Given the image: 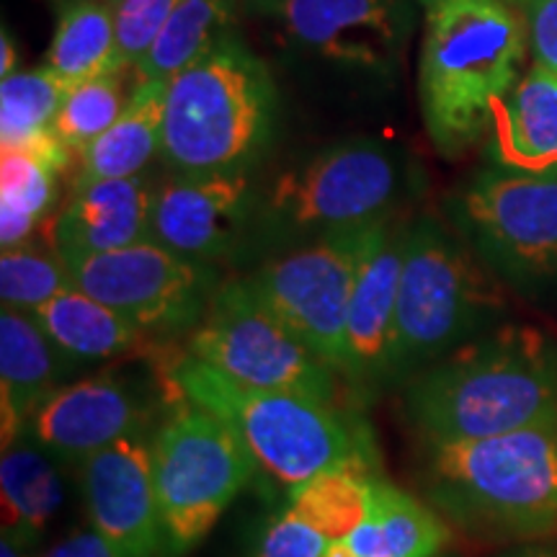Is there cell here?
<instances>
[{"mask_svg":"<svg viewBox=\"0 0 557 557\" xmlns=\"http://www.w3.org/2000/svg\"><path fill=\"white\" fill-rule=\"evenodd\" d=\"M88 527L116 557H165L148 436H129L78 468Z\"/></svg>","mask_w":557,"mask_h":557,"instance_id":"16","label":"cell"},{"mask_svg":"<svg viewBox=\"0 0 557 557\" xmlns=\"http://www.w3.org/2000/svg\"><path fill=\"white\" fill-rule=\"evenodd\" d=\"M129 96H124L122 73L81 83L70 88L54 120V137L65 150L86 152L90 145L122 116Z\"/></svg>","mask_w":557,"mask_h":557,"instance_id":"31","label":"cell"},{"mask_svg":"<svg viewBox=\"0 0 557 557\" xmlns=\"http://www.w3.org/2000/svg\"><path fill=\"white\" fill-rule=\"evenodd\" d=\"M169 400L150 436L152 475L165 529V557L199 547L259 472V462L222 418L191 403L171 380Z\"/></svg>","mask_w":557,"mask_h":557,"instance_id":"7","label":"cell"},{"mask_svg":"<svg viewBox=\"0 0 557 557\" xmlns=\"http://www.w3.org/2000/svg\"><path fill=\"white\" fill-rule=\"evenodd\" d=\"M259 201L246 171L176 173L152 189L150 240L214 267L246 246Z\"/></svg>","mask_w":557,"mask_h":557,"instance_id":"14","label":"cell"},{"mask_svg":"<svg viewBox=\"0 0 557 557\" xmlns=\"http://www.w3.org/2000/svg\"><path fill=\"white\" fill-rule=\"evenodd\" d=\"M0 50H3V60H0V78H9V75L18 73L16 70V45H13L9 29L3 26V34H0Z\"/></svg>","mask_w":557,"mask_h":557,"instance_id":"36","label":"cell"},{"mask_svg":"<svg viewBox=\"0 0 557 557\" xmlns=\"http://www.w3.org/2000/svg\"><path fill=\"white\" fill-rule=\"evenodd\" d=\"M47 67H52L70 88L122 73L124 62L111 5L99 0H70L60 13L47 52Z\"/></svg>","mask_w":557,"mask_h":557,"instance_id":"26","label":"cell"},{"mask_svg":"<svg viewBox=\"0 0 557 557\" xmlns=\"http://www.w3.org/2000/svg\"><path fill=\"white\" fill-rule=\"evenodd\" d=\"M109 3H111V5H116V3H120V0H109Z\"/></svg>","mask_w":557,"mask_h":557,"instance_id":"42","label":"cell"},{"mask_svg":"<svg viewBox=\"0 0 557 557\" xmlns=\"http://www.w3.org/2000/svg\"><path fill=\"white\" fill-rule=\"evenodd\" d=\"M250 3H253V5H259V9H263V11H274L276 9V5L278 3H282V0H250Z\"/></svg>","mask_w":557,"mask_h":557,"instance_id":"40","label":"cell"},{"mask_svg":"<svg viewBox=\"0 0 557 557\" xmlns=\"http://www.w3.org/2000/svg\"><path fill=\"white\" fill-rule=\"evenodd\" d=\"M442 557H444V555H442Z\"/></svg>","mask_w":557,"mask_h":557,"instance_id":"43","label":"cell"},{"mask_svg":"<svg viewBox=\"0 0 557 557\" xmlns=\"http://www.w3.org/2000/svg\"><path fill=\"white\" fill-rule=\"evenodd\" d=\"M34 318L52 344L75 364L127 357L152 341L120 312L83 292L78 284L41 305Z\"/></svg>","mask_w":557,"mask_h":557,"instance_id":"23","label":"cell"},{"mask_svg":"<svg viewBox=\"0 0 557 557\" xmlns=\"http://www.w3.org/2000/svg\"><path fill=\"white\" fill-rule=\"evenodd\" d=\"M529 47L513 0H451L426 16L421 50V109L431 139L457 156L493 127L517 88Z\"/></svg>","mask_w":557,"mask_h":557,"instance_id":"2","label":"cell"},{"mask_svg":"<svg viewBox=\"0 0 557 557\" xmlns=\"http://www.w3.org/2000/svg\"><path fill=\"white\" fill-rule=\"evenodd\" d=\"M500 557H557V549L549 547H519L511 549V553L500 555Z\"/></svg>","mask_w":557,"mask_h":557,"instance_id":"37","label":"cell"},{"mask_svg":"<svg viewBox=\"0 0 557 557\" xmlns=\"http://www.w3.org/2000/svg\"><path fill=\"white\" fill-rule=\"evenodd\" d=\"M487 271L457 230L436 218L410 222L395 315L393 387L496 329L504 302Z\"/></svg>","mask_w":557,"mask_h":557,"instance_id":"6","label":"cell"},{"mask_svg":"<svg viewBox=\"0 0 557 557\" xmlns=\"http://www.w3.org/2000/svg\"><path fill=\"white\" fill-rule=\"evenodd\" d=\"M329 545L331 540L287 504L261 527L250 557H323Z\"/></svg>","mask_w":557,"mask_h":557,"instance_id":"33","label":"cell"},{"mask_svg":"<svg viewBox=\"0 0 557 557\" xmlns=\"http://www.w3.org/2000/svg\"><path fill=\"white\" fill-rule=\"evenodd\" d=\"M406 189L398 152L374 139H354L320 150L274 178L259 201L256 238L292 248L331 233L374 225L389 218Z\"/></svg>","mask_w":557,"mask_h":557,"instance_id":"8","label":"cell"},{"mask_svg":"<svg viewBox=\"0 0 557 557\" xmlns=\"http://www.w3.org/2000/svg\"><path fill=\"white\" fill-rule=\"evenodd\" d=\"M372 225L284 248L246 276L250 289L295 336L341 374L357 269Z\"/></svg>","mask_w":557,"mask_h":557,"instance_id":"12","label":"cell"},{"mask_svg":"<svg viewBox=\"0 0 557 557\" xmlns=\"http://www.w3.org/2000/svg\"><path fill=\"white\" fill-rule=\"evenodd\" d=\"M165 369L181 393L222 418L243 438L259 470L282 485L295 487L341 465L377 470L372 431L338 403L240 385L186 351H178Z\"/></svg>","mask_w":557,"mask_h":557,"instance_id":"3","label":"cell"},{"mask_svg":"<svg viewBox=\"0 0 557 557\" xmlns=\"http://www.w3.org/2000/svg\"><path fill=\"white\" fill-rule=\"evenodd\" d=\"M73 284V274L52 240L37 243L32 238L21 246L3 248V256H0L3 308L34 315L41 305H47Z\"/></svg>","mask_w":557,"mask_h":557,"instance_id":"30","label":"cell"},{"mask_svg":"<svg viewBox=\"0 0 557 557\" xmlns=\"http://www.w3.org/2000/svg\"><path fill=\"white\" fill-rule=\"evenodd\" d=\"M233 26V0H181L156 45L135 67L139 83H171L212 54L225 41Z\"/></svg>","mask_w":557,"mask_h":557,"instance_id":"27","label":"cell"},{"mask_svg":"<svg viewBox=\"0 0 557 557\" xmlns=\"http://www.w3.org/2000/svg\"><path fill=\"white\" fill-rule=\"evenodd\" d=\"M271 13L292 45L372 73L398 62L410 32L406 0H282Z\"/></svg>","mask_w":557,"mask_h":557,"instance_id":"17","label":"cell"},{"mask_svg":"<svg viewBox=\"0 0 557 557\" xmlns=\"http://www.w3.org/2000/svg\"><path fill=\"white\" fill-rule=\"evenodd\" d=\"M418 3H423V5H426V11H431V9H436V5L451 3V0H418Z\"/></svg>","mask_w":557,"mask_h":557,"instance_id":"41","label":"cell"},{"mask_svg":"<svg viewBox=\"0 0 557 557\" xmlns=\"http://www.w3.org/2000/svg\"><path fill=\"white\" fill-rule=\"evenodd\" d=\"M423 491L442 517L491 537L557 529V416L508 434L423 447Z\"/></svg>","mask_w":557,"mask_h":557,"instance_id":"4","label":"cell"},{"mask_svg":"<svg viewBox=\"0 0 557 557\" xmlns=\"http://www.w3.org/2000/svg\"><path fill=\"white\" fill-rule=\"evenodd\" d=\"M39 557H116L107 542L90 527H81L67 532L65 537L52 542Z\"/></svg>","mask_w":557,"mask_h":557,"instance_id":"35","label":"cell"},{"mask_svg":"<svg viewBox=\"0 0 557 557\" xmlns=\"http://www.w3.org/2000/svg\"><path fill=\"white\" fill-rule=\"evenodd\" d=\"M408 225L393 214L374 222L361 253L346 323V357L341 380L359 400H372L393 387L395 315Z\"/></svg>","mask_w":557,"mask_h":557,"instance_id":"15","label":"cell"},{"mask_svg":"<svg viewBox=\"0 0 557 557\" xmlns=\"http://www.w3.org/2000/svg\"><path fill=\"white\" fill-rule=\"evenodd\" d=\"M67 94V83L47 65L0 81V152H37L65 171L70 150L54 137V120Z\"/></svg>","mask_w":557,"mask_h":557,"instance_id":"24","label":"cell"},{"mask_svg":"<svg viewBox=\"0 0 557 557\" xmlns=\"http://www.w3.org/2000/svg\"><path fill=\"white\" fill-rule=\"evenodd\" d=\"M0 246L32 240L50 218L60 169L37 152H0Z\"/></svg>","mask_w":557,"mask_h":557,"instance_id":"28","label":"cell"},{"mask_svg":"<svg viewBox=\"0 0 557 557\" xmlns=\"http://www.w3.org/2000/svg\"><path fill=\"white\" fill-rule=\"evenodd\" d=\"M323 557H357V555L351 553V547H348L344 540H338V542H331L329 549L323 553Z\"/></svg>","mask_w":557,"mask_h":557,"instance_id":"38","label":"cell"},{"mask_svg":"<svg viewBox=\"0 0 557 557\" xmlns=\"http://www.w3.org/2000/svg\"><path fill=\"white\" fill-rule=\"evenodd\" d=\"M62 259L83 292L156 341L191 336L222 284L212 263L184 259L156 240Z\"/></svg>","mask_w":557,"mask_h":557,"instance_id":"11","label":"cell"},{"mask_svg":"<svg viewBox=\"0 0 557 557\" xmlns=\"http://www.w3.org/2000/svg\"><path fill=\"white\" fill-rule=\"evenodd\" d=\"M152 186L145 176L78 181L52 218L50 240L60 256L107 253L150 240Z\"/></svg>","mask_w":557,"mask_h":557,"instance_id":"18","label":"cell"},{"mask_svg":"<svg viewBox=\"0 0 557 557\" xmlns=\"http://www.w3.org/2000/svg\"><path fill=\"white\" fill-rule=\"evenodd\" d=\"M403 416L429 444L508 434L557 416V341L496 325L403 385Z\"/></svg>","mask_w":557,"mask_h":557,"instance_id":"1","label":"cell"},{"mask_svg":"<svg viewBox=\"0 0 557 557\" xmlns=\"http://www.w3.org/2000/svg\"><path fill=\"white\" fill-rule=\"evenodd\" d=\"M178 3L181 0H120L111 5L124 67L135 70L145 60Z\"/></svg>","mask_w":557,"mask_h":557,"instance_id":"32","label":"cell"},{"mask_svg":"<svg viewBox=\"0 0 557 557\" xmlns=\"http://www.w3.org/2000/svg\"><path fill=\"white\" fill-rule=\"evenodd\" d=\"M165 96L169 83H139L129 94L122 116L83 152L78 181L135 178L163 148Z\"/></svg>","mask_w":557,"mask_h":557,"instance_id":"25","label":"cell"},{"mask_svg":"<svg viewBox=\"0 0 557 557\" xmlns=\"http://www.w3.org/2000/svg\"><path fill=\"white\" fill-rule=\"evenodd\" d=\"M3 540L34 553L65 504L62 462L29 436L18 438L0 459Z\"/></svg>","mask_w":557,"mask_h":557,"instance_id":"20","label":"cell"},{"mask_svg":"<svg viewBox=\"0 0 557 557\" xmlns=\"http://www.w3.org/2000/svg\"><path fill=\"white\" fill-rule=\"evenodd\" d=\"M276 86L238 37L169 83L163 156L176 173L246 171L269 143Z\"/></svg>","mask_w":557,"mask_h":557,"instance_id":"5","label":"cell"},{"mask_svg":"<svg viewBox=\"0 0 557 557\" xmlns=\"http://www.w3.org/2000/svg\"><path fill=\"white\" fill-rule=\"evenodd\" d=\"M150 387L127 372L88 374L65 382L32 416L26 434L62 465L81 468L88 457L129 436H148L169 400V382Z\"/></svg>","mask_w":557,"mask_h":557,"instance_id":"13","label":"cell"},{"mask_svg":"<svg viewBox=\"0 0 557 557\" xmlns=\"http://www.w3.org/2000/svg\"><path fill=\"white\" fill-rule=\"evenodd\" d=\"M496 163L519 171L557 169V78L532 65L493 116Z\"/></svg>","mask_w":557,"mask_h":557,"instance_id":"21","label":"cell"},{"mask_svg":"<svg viewBox=\"0 0 557 557\" xmlns=\"http://www.w3.org/2000/svg\"><path fill=\"white\" fill-rule=\"evenodd\" d=\"M184 351L240 385L338 403L336 369L261 302L246 276L220 284Z\"/></svg>","mask_w":557,"mask_h":557,"instance_id":"10","label":"cell"},{"mask_svg":"<svg viewBox=\"0 0 557 557\" xmlns=\"http://www.w3.org/2000/svg\"><path fill=\"white\" fill-rule=\"evenodd\" d=\"M344 542L357 557H442L449 527L434 506L377 475L367 519Z\"/></svg>","mask_w":557,"mask_h":557,"instance_id":"22","label":"cell"},{"mask_svg":"<svg viewBox=\"0 0 557 557\" xmlns=\"http://www.w3.org/2000/svg\"><path fill=\"white\" fill-rule=\"evenodd\" d=\"M377 470L341 465L289 487L287 504L331 542L346 540L369 513Z\"/></svg>","mask_w":557,"mask_h":557,"instance_id":"29","label":"cell"},{"mask_svg":"<svg viewBox=\"0 0 557 557\" xmlns=\"http://www.w3.org/2000/svg\"><path fill=\"white\" fill-rule=\"evenodd\" d=\"M449 214L491 274L521 292L555 287L557 169L487 165L451 199Z\"/></svg>","mask_w":557,"mask_h":557,"instance_id":"9","label":"cell"},{"mask_svg":"<svg viewBox=\"0 0 557 557\" xmlns=\"http://www.w3.org/2000/svg\"><path fill=\"white\" fill-rule=\"evenodd\" d=\"M75 364L67 359L39 320L29 312L3 308L0 312V421L3 449L24 438L32 416L54 389L65 385Z\"/></svg>","mask_w":557,"mask_h":557,"instance_id":"19","label":"cell"},{"mask_svg":"<svg viewBox=\"0 0 557 557\" xmlns=\"http://www.w3.org/2000/svg\"><path fill=\"white\" fill-rule=\"evenodd\" d=\"M527 24L534 65L557 78V0H513Z\"/></svg>","mask_w":557,"mask_h":557,"instance_id":"34","label":"cell"},{"mask_svg":"<svg viewBox=\"0 0 557 557\" xmlns=\"http://www.w3.org/2000/svg\"><path fill=\"white\" fill-rule=\"evenodd\" d=\"M0 557H34V555L26 553V549L16 547V545H13V542L3 540V542H0Z\"/></svg>","mask_w":557,"mask_h":557,"instance_id":"39","label":"cell"}]
</instances>
